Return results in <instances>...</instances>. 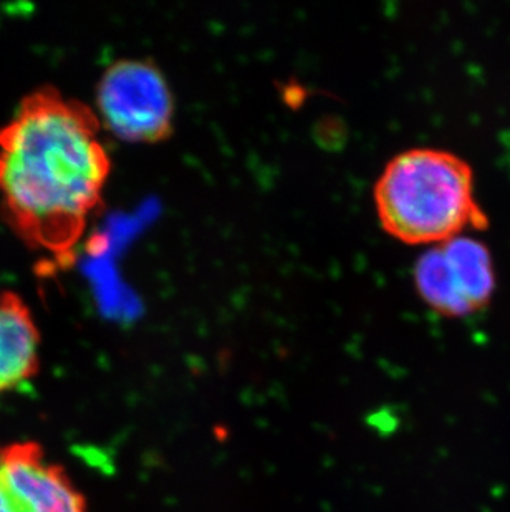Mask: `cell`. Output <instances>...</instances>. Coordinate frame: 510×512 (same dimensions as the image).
<instances>
[{"mask_svg":"<svg viewBox=\"0 0 510 512\" xmlns=\"http://www.w3.org/2000/svg\"><path fill=\"white\" fill-rule=\"evenodd\" d=\"M97 112L103 128L118 140L159 143L173 135V93L150 60L111 63L97 85Z\"/></svg>","mask_w":510,"mask_h":512,"instance_id":"3","label":"cell"},{"mask_svg":"<svg viewBox=\"0 0 510 512\" xmlns=\"http://www.w3.org/2000/svg\"><path fill=\"white\" fill-rule=\"evenodd\" d=\"M0 512H88V503L39 441H12L0 445Z\"/></svg>","mask_w":510,"mask_h":512,"instance_id":"5","label":"cell"},{"mask_svg":"<svg viewBox=\"0 0 510 512\" xmlns=\"http://www.w3.org/2000/svg\"><path fill=\"white\" fill-rule=\"evenodd\" d=\"M375 206L381 228L411 246L443 244L466 228H487L471 166L434 148L395 156L376 181Z\"/></svg>","mask_w":510,"mask_h":512,"instance_id":"2","label":"cell"},{"mask_svg":"<svg viewBox=\"0 0 510 512\" xmlns=\"http://www.w3.org/2000/svg\"><path fill=\"white\" fill-rule=\"evenodd\" d=\"M414 285L421 299L444 317L476 314L496 290L491 251L472 237H453L419 257Z\"/></svg>","mask_w":510,"mask_h":512,"instance_id":"4","label":"cell"},{"mask_svg":"<svg viewBox=\"0 0 510 512\" xmlns=\"http://www.w3.org/2000/svg\"><path fill=\"white\" fill-rule=\"evenodd\" d=\"M40 330L19 294L0 292V395L14 392L40 372Z\"/></svg>","mask_w":510,"mask_h":512,"instance_id":"6","label":"cell"},{"mask_svg":"<svg viewBox=\"0 0 510 512\" xmlns=\"http://www.w3.org/2000/svg\"><path fill=\"white\" fill-rule=\"evenodd\" d=\"M97 113L50 85L0 126V211L30 251L73 261L103 201L111 158Z\"/></svg>","mask_w":510,"mask_h":512,"instance_id":"1","label":"cell"}]
</instances>
